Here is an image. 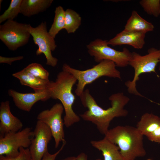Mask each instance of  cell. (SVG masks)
Returning a JSON list of instances; mask_svg holds the SVG:
<instances>
[{"label":"cell","instance_id":"1","mask_svg":"<svg viewBox=\"0 0 160 160\" xmlns=\"http://www.w3.org/2000/svg\"><path fill=\"white\" fill-rule=\"evenodd\" d=\"M79 97L83 106L88 108L80 116L83 120L95 125L103 135L107 133L110 122L114 118L125 117L128 114L124 107L130 99L122 92L114 93L109 97L111 106L106 109L98 105L88 89L84 90Z\"/></svg>","mask_w":160,"mask_h":160},{"label":"cell","instance_id":"2","mask_svg":"<svg viewBox=\"0 0 160 160\" xmlns=\"http://www.w3.org/2000/svg\"><path fill=\"white\" fill-rule=\"evenodd\" d=\"M143 135L136 127L117 126L109 129L105 137L117 145L124 160H135L146 154Z\"/></svg>","mask_w":160,"mask_h":160},{"label":"cell","instance_id":"3","mask_svg":"<svg viewBox=\"0 0 160 160\" xmlns=\"http://www.w3.org/2000/svg\"><path fill=\"white\" fill-rule=\"evenodd\" d=\"M77 81L72 75L62 71L58 73L55 81H50L48 88L51 98L58 99L64 108V125L68 128L80 120L73 109L75 97L72 92L73 86Z\"/></svg>","mask_w":160,"mask_h":160},{"label":"cell","instance_id":"4","mask_svg":"<svg viewBox=\"0 0 160 160\" xmlns=\"http://www.w3.org/2000/svg\"><path fill=\"white\" fill-rule=\"evenodd\" d=\"M116 67L113 62L105 60L100 62L90 68L84 70L74 68L65 63L63 66L62 71L72 75L77 79L78 83L75 92L79 97L83 92L87 85L100 77L105 76L121 79L120 72Z\"/></svg>","mask_w":160,"mask_h":160},{"label":"cell","instance_id":"5","mask_svg":"<svg viewBox=\"0 0 160 160\" xmlns=\"http://www.w3.org/2000/svg\"><path fill=\"white\" fill-rule=\"evenodd\" d=\"M160 60V50L154 47L149 49L148 53L144 55H141L135 52H132V57L129 65L134 69V76L132 80H128L125 83L129 93L144 97L137 90L136 82L142 74L155 72L156 68L158 63H159Z\"/></svg>","mask_w":160,"mask_h":160},{"label":"cell","instance_id":"6","mask_svg":"<svg viewBox=\"0 0 160 160\" xmlns=\"http://www.w3.org/2000/svg\"><path fill=\"white\" fill-rule=\"evenodd\" d=\"M107 41L97 39L87 45L88 52L95 61L99 63L103 60H110L116 67H121L129 65L132 52L125 47L122 51L116 50L109 46Z\"/></svg>","mask_w":160,"mask_h":160},{"label":"cell","instance_id":"7","mask_svg":"<svg viewBox=\"0 0 160 160\" xmlns=\"http://www.w3.org/2000/svg\"><path fill=\"white\" fill-rule=\"evenodd\" d=\"M30 25L7 20L0 25V39L9 49L15 51L28 42Z\"/></svg>","mask_w":160,"mask_h":160},{"label":"cell","instance_id":"8","mask_svg":"<svg viewBox=\"0 0 160 160\" xmlns=\"http://www.w3.org/2000/svg\"><path fill=\"white\" fill-rule=\"evenodd\" d=\"M29 29L34 44L38 47L36 51V55H39L43 54L46 59V64L52 67H55L58 60L52 56V52L55 50L57 45L55 38L47 31V23L42 22L35 27L30 25Z\"/></svg>","mask_w":160,"mask_h":160},{"label":"cell","instance_id":"9","mask_svg":"<svg viewBox=\"0 0 160 160\" xmlns=\"http://www.w3.org/2000/svg\"><path fill=\"white\" fill-rule=\"evenodd\" d=\"M33 135V131L29 127L0 135V156H14L17 155L20 147L29 148Z\"/></svg>","mask_w":160,"mask_h":160},{"label":"cell","instance_id":"10","mask_svg":"<svg viewBox=\"0 0 160 160\" xmlns=\"http://www.w3.org/2000/svg\"><path fill=\"white\" fill-rule=\"evenodd\" d=\"M64 111L61 103H56L50 109L43 110L37 115V120L47 125L50 129L57 148L61 142L65 141L62 115Z\"/></svg>","mask_w":160,"mask_h":160},{"label":"cell","instance_id":"11","mask_svg":"<svg viewBox=\"0 0 160 160\" xmlns=\"http://www.w3.org/2000/svg\"><path fill=\"white\" fill-rule=\"evenodd\" d=\"M33 135L28 148L31 160H41L48 151V145L52 137V133L47 125L37 120Z\"/></svg>","mask_w":160,"mask_h":160},{"label":"cell","instance_id":"12","mask_svg":"<svg viewBox=\"0 0 160 160\" xmlns=\"http://www.w3.org/2000/svg\"><path fill=\"white\" fill-rule=\"evenodd\" d=\"M8 95L13 99L16 106L22 110L30 111L33 105L39 101H45L51 98L48 89L28 93H22L12 89L8 91Z\"/></svg>","mask_w":160,"mask_h":160},{"label":"cell","instance_id":"13","mask_svg":"<svg viewBox=\"0 0 160 160\" xmlns=\"http://www.w3.org/2000/svg\"><path fill=\"white\" fill-rule=\"evenodd\" d=\"M21 121L12 113L8 101L2 102L0 105V135L21 130Z\"/></svg>","mask_w":160,"mask_h":160},{"label":"cell","instance_id":"14","mask_svg":"<svg viewBox=\"0 0 160 160\" xmlns=\"http://www.w3.org/2000/svg\"><path fill=\"white\" fill-rule=\"evenodd\" d=\"M146 33L124 30L113 38L107 41L109 45L113 46L127 45L135 49H141L145 43Z\"/></svg>","mask_w":160,"mask_h":160},{"label":"cell","instance_id":"15","mask_svg":"<svg viewBox=\"0 0 160 160\" xmlns=\"http://www.w3.org/2000/svg\"><path fill=\"white\" fill-rule=\"evenodd\" d=\"M12 75L19 79L21 85L31 88L36 92L47 89L50 82L49 80H44L36 77L24 69L14 73Z\"/></svg>","mask_w":160,"mask_h":160},{"label":"cell","instance_id":"16","mask_svg":"<svg viewBox=\"0 0 160 160\" xmlns=\"http://www.w3.org/2000/svg\"><path fill=\"white\" fill-rule=\"evenodd\" d=\"M91 145L102 152L104 160H124L119 147L106 138L99 140H91Z\"/></svg>","mask_w":160,"mask_h":160},{"label":"cell","instance_id":"17","mask_svg":"<svg viewBox=\"0 0 160 160\" xmlns=\"http://www.w3.org/2000/svg\"><path fill=\"white\" fill-rule=\"evenodd\" d=\"M53 1L52 0H22L20 13L31 17L45 11Z\"/></svg>","mask_w":160,"mask_h":160},{"label":"cell","instance_id":"18","mask_svg":"<svg viewBox=\"0 0 160 160\" xmlns=\"http://www.w3.org/2000/svg\"><path fill=\"white\" fill-rule=\"evenodd\" d=\"M154 25L141 17L135 10H133L124 26V30L146 33L153 31Z\"/></svg>","mask_w":160,"mask_h":160},{"label":"cell","instance_id":"19","mask_svg":"<svg viewBox=\"0 0 160 160\" xmlns=\"http://www.w3.org/2000/svg\"><path fill=\"white\" fill-rule=\"evenodd\" d=\"M160 126V117L152 113H146L141 116L136 127L143 135L147 137Z\"/></svg>","mask_w":160,"mask_h":160},{"label":"cell","instance_id":"20","mask_svg":"<svg viewBox=\"0 0 160 160\" xmlns=\"http://www.w3.org/2000/svg\"><path fill=\"white\" fill-rule=\"evenodd\" d=\"M81 17L75 11L68 9L65 11V25L64 29L68 33L75 32L81 23Z\"/></svg>","mask_w":160,"mask_h":160},{"label":"cell","instance_id":"21","mask_svg":"<svg viewBox=\"0 0 160 160\" xmlns=\"http://www.w3.org/2000/svg\"><path fill=\"white\" fill-rule=\"evenodd\" d=\"M65 11L63 8L60 6L55 8L53 23L48 31L49 34L54 38L60 31L64 28Z\"/></svg>","mask_w":160,"mask_h":160},{"label":"cell","instance_id":"22","mask_svg":"<svg viewBox=\"0 0 160 160\" xmlns=\"http://www.w3.org/2000/svg\"><path fill=\"white\" fill-rule=\"evenodd\" d=\"M22 0H11L8 8L0 16V23L7 20H13L20 12Z\"/></svg>","mask_w":160,"mask_h":160},{"label":"cell","instance_id":"23","mask_svg":"<svg viewBox=\"0 0 160 160\" xmlns=\"http://www.w3.org/2000/svg\"><path fill=\"white\" fill-rule=\"evenodd\" d=\"M139 3L148 15L155 17L160 15V0H141Z\"/></svg>","mask_w":160,"mask_h":160},{"label":"cell","instance_id":"24","mask_svg":"<svg viewBox=\"0 0 160 160\" xmlns=\"http://www.w3.org/2000/svg\"><path fill=\"white\" fill-rule=\"evenodd\" d=\"M24 69L37 78L44 80H49V72L40 64L31 63Z\"/></svg>","mask_w":160,"mask_h":160},{"label":"cell","instance_id":"25","mask_svg":"<svg viewBox=\"0 0 160 160\" xmlns=\"http://www.w3.org/2000/svg\"><path fill=\"white\" fill-rule=\"evenodd\" d=\"M18 155L14 156H0V160H31V156L28 148L21 147L19 148Z\"/></svg>","mask_w":160,"mask_h":160},{"label":"cell","instance_id":"26","mask_svg":"<svg viewBox=\"0 0 160 160\" xmlns=\"http://www.w3.org/2000/svg\"><path fill=\"white\" fill-rule=\"evenodd\" d=\"M66 142L65 141L62 142L60 148L56 152L53 154H51L48 151L43 156L41 160H55L58 155L63 150Z\"/></svg>","mask_w":160,"mask_h":160},{"label":"cell","instance_id":"27","mask_svg":"<svg viewBox=\"0 0 160 160\" xmlns=\"http://www.w3.org/2000/svg\"><path fill=\"white\" fill-rule=\"evenodd\" d=\"M147 137L152 142L160 143V126Z\"/></svg>","mask_w":160,"mask_h":160},{"label":"cell","instance_id":"28","mask_svg":"<svg viewBox=\"0 0 160 160\" xmlns=\"http://www.w3.org/2000/svg\"><path fill=\"white\" fill-rule=\"evenodd\" d=\"M23 57L22 56L13 57H5L0 56V63H7L11 65L12 63L15 61L22 60Z\"/></svg>","mask_w":160,"mask_h":160},{"label":"cell","instance_id":"29","mask_svg":"<svg viewBox=\"0 0 160 160\" xmlns=\"http://www.w3.org/2000/svg\"><path fill=\"white\" fill-rule=\"evenodd\" d=\"M76 160H88L87 155L84 152H81L76 157Z\"/></svg>","mask_w":160,"mask_h":160},{"label":"cell","instance_id":"30","mask_svg":"<svg viewBox=\"0 0 160 160\" xmlns=\"http://www.w3.org/2000/svg\"><path fill=\"white\" fill-rule=\"evenodd\" d=\"M61 160H76V157L74 156H69Z\"/></svg>","mask_w":160,"mask_h":160},{"label":"cell","instance_id":"31","mask_svg":"<svg viewBox=\"0 0 160 160\" xmlns=\"http://www.w3.org/2000/svg\"><path fill=\"white\" fill-rule=\"evenodd\" d=\"M95 160H102L100 159H96Z\"/></svg>","mask_w":160,"mask_h":160},{"label":"cell","instance_id":"32","mask_svg":"<svg viewBox=\"0 0 160 160\" xmlns=\"http://www.w3.org/2000/svg\"><path fill=\"white\" fill-rule=\"evenodd\" d=\"M159 50H160V49H159ZM160 63V65H159V70H160V62H159V63Z\"/></svg>","mask_w":160,"mask_h":160},{"label":"cell","instance_id":"33","mask_svg":"<svg viewBox=\"0 0 160 160\" xmlns=\"http://www.w3.org/2000/svg\"></svg>","mask_w":160,"mask_h":160}]
</instances>
